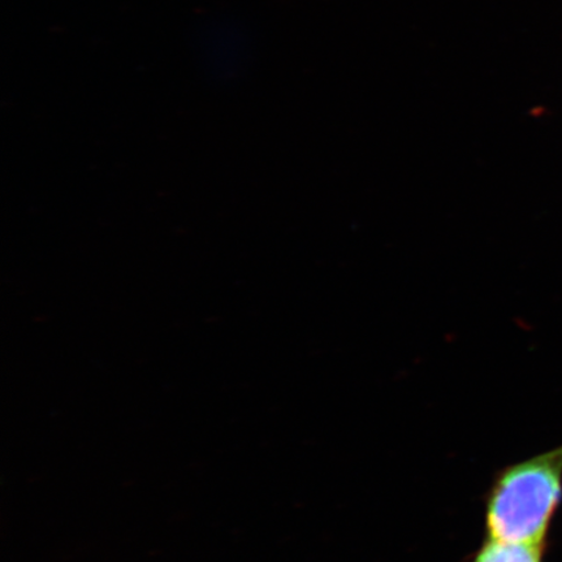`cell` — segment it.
<instances>
[{
	"mask_svg": "<svg viewBox=\"0 0 562 562\" xmlns=\"http://www.w3.org/2000/svg\"><path fill=\"white\" fill-rule=\"evenodd\" d=\"M562 505V446L498 470L484 498V533L501 542L548 544Z\"/></svg>",
	"mask_w": 562,
	"mask_h": 562,
	"instance_id": "obj_1",
	"label": "cell"
},
{
	"mask_svg": "<svg viewBox=\"0 0 562 562\" xmlns=\"http://www.w3.org/2000/svg\"><path fill=\"white\" fill-rule=\"evenodd\" d=\"M548 544L501 542L486 538L469 562H544Z\"/></svg>",
	"mask_w": 562,
	"mask_h": 562,
	"instance_id": "obj_2",
	"label": "cell"
}]
</instances>
